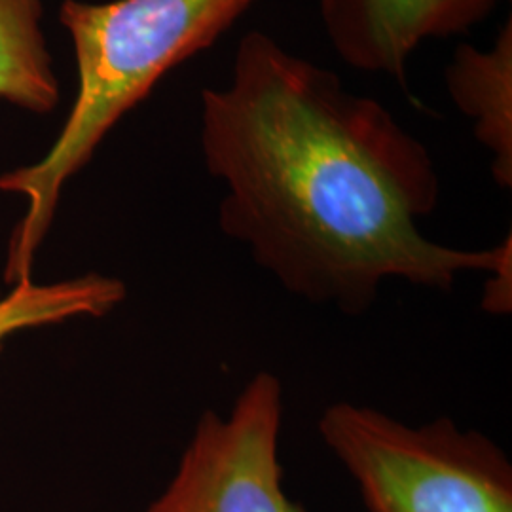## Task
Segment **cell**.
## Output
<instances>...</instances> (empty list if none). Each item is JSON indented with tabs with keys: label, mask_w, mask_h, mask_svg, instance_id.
Returning a JSON list of instances; mask_svg holds the SVG:
<instances>
[{
	"label": "cell",
	"mask_w": 512,
	"mask_h": 512,
	"mask_svg": "<svg viewBox=\"0 0 512 512\" xmlns=\"http://www.w3.org/2000/svg\"><path fill=\"white\" fill-rule=\"evenodd\" d=\"M202 150L226 186L222 232L311 302L359 313L387 279L448 291L512 262L511 236L478 251L425 238L420 220L439 202L427 148L264 33L239 40L228 86L202 93Z\"/></svg>",
	"instance_id": "6da1fadb"
},
{
	"label": "cell",
	"mask_w": 512,
	"mask_h": 512,
	"mask_svg": "<svg viewBox=\"0 0 512 512\" xmlns=\"http://www.w3.org/2000/svg\"><path fill=\"white\" fill-rule=\"evenodd\" d=\"M256 0H65L59 21L73 40L78 93L54 147L35 165L0 177V190L29 207L10 243L6 279L29 277L61 188L90 160L118 120L160 78L213 46Z\"/></svg>",
	"instance_id": "7a4b0ae2"
},
{
	"label": "cell",
	"mask_w": 512,
	"mask_h": 512,
	"mask_svg": "<svg viewBox=\"0 0 512 512\" xmlns=\"http://www.w3.org/2000/svg\"><path fill=\"white\" fill-rule=\"evenodd\" d=\"M319 433L370 512H512V465L494 440L448 418L420 427L357 404L329 406Z\"/></svg>",
	"instance_id": "3957f363"
},
{
	"label": "cell",
	"mask_w": 512,
	"mask_h": 512,
	"mask_svg": "<svg viewBox=\"0 0 512 512\" xmlns=\"http://www.w3.org/2000/svg\"><path fill=\"white\" fill-rule=\"evenodd\" d=\"M281 420V382L260 372L226 418L203 414L173 480L145 512H308L283 486Z\"/></svg>",
	"instance_id": "277c9868"
},
{
	"label": "cell",
	"mask_w": 512,
	"mask_h": 512,
	"mask_svg": "<svg viewBox=\"0 0 512 512\" xmlns=\"http://www.w3.org/2000/svg\"><path fill=\"white\" fill-rule=\"evenodd\" d=\"M499 0H321L334 50L351 67L404 84L406 61L425 38L465 33Z\"/></svg>",
	"instance_id": "5b68a950"
},
{
	"label": "cell",
	"mask_w": 512,
	"mask_h": 512,
	"mask_svg": "<svg viewBox=\"0 0 512 512\" xmlns=\"http://www.w3.org/2000/svg\"><path fill=\"white\" fill-rule=\"evenodd\" d=\"M454 103L475 122V137L492 152V175L512 186V25L501 27L494 48L461 44L446 71Z\"/></svg>",
	"instance_id": "8992f818"
},
{
	"label": "cell",
	"mask_w": 512,
	"mask_h": 512,
	"mask_svg": "<svg viewBox=\"0 0 512 512\" xmlns=\"http://www.w3.org/2000/svg\"><path fill=\"white\" fill-rule=\"evenodd\" d=\"M40 19V0H0V99L50 112L59 86Z\"/></svg>",
	"instance_id": "52a82bcc"
},
{
	"label": "cell",
	"mask_w": 512,
	"mask_h": 512,
	"mask_svg": "<svg viewBox=\"0 0 512 512\" xmlns=\"http://www.w3.org/2000/svg\"><path fill=\"white\" fill-rule=\"evenodd\" d=\"M124 285L105 275H82L52 285H37L23 277L0 300V346L19 330L63 323L73 317L109 313L124 300Z\"/></svg>",
	"instance_id": "ba28073f"
}]
</instances>
